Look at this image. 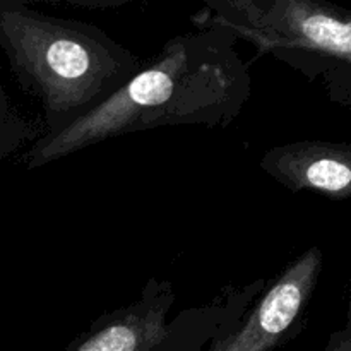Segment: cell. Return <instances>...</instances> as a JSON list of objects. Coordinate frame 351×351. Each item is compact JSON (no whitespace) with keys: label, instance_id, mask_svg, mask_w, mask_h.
Here are the masks:
<instances>
[{"label":"cell","instance_id":"cell-1","mask_svg":"<svg viewBox=\"0 0 351 351\" xmlns=\"http://www.w3.org/2000/svg\"><path fill=\"white\" fill-rule=\"evenodd\" d=\"M237 41L215 24H197L170 38L99 108L55 136L34 141L24 165L36 170L103 141L158 127L226 129L252 95L249 65Z\"/></svg>","mask_w":351,"mask_h":351},{"label":"cell","instance_id":"cell-2","mask_svg":"<svg viewBox=\"0 0 351 351\" xmlns=\"http://www.w3.org/2000/svg\"><path fill=\"white\" fill-rule=\"evenodd\" d=\"M0 47L21 88L40 99L41 137L99 108L141 65L96 24L48 16L23 0H0Z\"/></svg>","mask_w":351,"mask_h":351},{"label":"cell","instance_id":"cell-3","mask_svg":"<svg viewBox=\"0 0 351 351\" xmlns=\"http://www.w3.org/2000/svg\"><path fill=\"white\" fill-rule=\"evenodd\" d=\"M215 24L257 55H271L319 82L336 105L351 108V12L315 0H208L191 17Z\"/></svg>","mask_w":351,"mask_h":351},{"label":"cell","instance_id":"cell-4","mask_svg":"<svg viewBox=\"0 0 351 351\" xmlns=\"http://www.w3.org/2000/svg\"><path fill=\"white\" fill-rule=\"evenodd\" d=\"M322 267V250L308 247L266 281L237 329L213 341L206 351H278L293 341L307 324Z\"/></svg>","mask_w":351,"mask_h":351},{"label":"cell","instance_id":"cell-5","mask_svg":"<svg viewBox=\"0 0 351 351\" xmlns=\"http://www.w3.org/2000/svg\"><path fill=\"white\" fill-rule=\"evenodd\" d=\"M173 304V283L149 278L136 302L99 315L64 351H158Z\"/></svg>","mask_w":351,"mask_h":351},{"label":"cell","instance_id":"cell-6","mask_svg":"<svg viewBox=\"0 0 351 351\" xmlns=\"http://www.w3.org/2000/svg\"><path fill=\"white\" fill-rule=\"evenodd\" d=\"M259 168L295 192H312L331 201L351 197V144L297 141L267 149Z\"/></svg>","mask_w":351,"mask_h":351},{"label":"cell","instance_id":"cell-7","mask_svg":"<svg viewBox=\"0 0 351 351\" xmlns=\"http://www.w3.org/2000/svg\"><path fill=\"white\" fill-rule=\"evenodd\" d=\"M40 137V130L34 129L24 117L16 112L9 96L0 86V167L12 154L23 149L29 141H36Z\"/></svg>","mask_w":351,"mask_h":351},{"label":"cell","instance_id":"cell-8","mask_svg":"<svg viewBox=\"0 0 351 351\" xmlns=\"http://www.w3.org/2000/svg\"><path fill=\"white\" fill-rule=\"evenodd\" d=\"M324 351H351V328L346 324L345 328L336 329L329 335Z\"/></svg>","mask_w":351,"mask_h":351}]
</instances>
